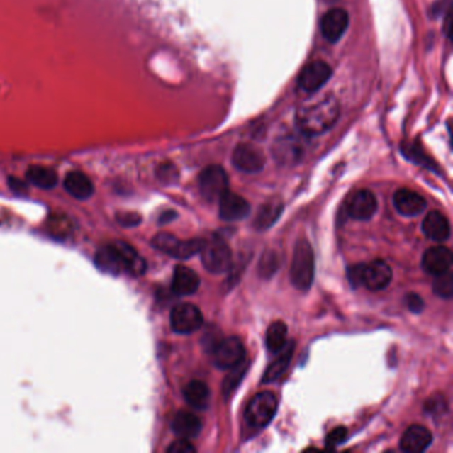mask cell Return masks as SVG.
Masks as SVG:
<instances>
[{"label": "cell", "mask_w": 453, "mask_h": 453, "mask_svg": "<svg viewBox=\"0 0 453 453\" xmlns=\"http://www.w3.org/2000/svg\"><path fill=\"white\" fill-rule=\"evenodd\" d=\"M170 217H176V213H173V211H168V213H165L164 216H161V218H160L161 221L160 222H161V223H165V222H169L170 221V220H169Z\"/></svg>", "instance_id": "39"}, {"label": "cell", "mask_w": 453, "mask_h": 453, "mask_svg": "<svg viewBox=\"0 0 453 453\" xmlns=\"http://www.w3.org/2000/svg\"><path fill=\"white\" fill-rule=\"evenodd\" d=\"M406 303H407V307L415 314L422 313L423 307H424V302H423L422 298L418 294H413V293L407 296Z\"/></svg>", "instance_id": "36"}, {"label": "cell", "mask_w": 453, "mask_h": 453, "mask_svg": "<svg viewBox=\"0 0 453 453\" xmlns=\"http://www.w3.org/2000/svg\"><path fill=\"white\" fill-rule=\"evenodd\" d=\"M168 453H194L196 448L188 442V439H179L170 444L167 449Z\"/></svg>", "instance_id": "33"}, {"label": "cell", "mask_w": 453, "mask_h": 453, "mask_svg": "<svg viewBox=\"0 0 453 453\" xmlns=\"http://www.w3.org/2000/svg\"><path fill=\"white\" fill-rule=\"evenodd\" d=\"M203 325V315L197 306L179 303L170 313V326L177 334L188 335L196 332Z\"/></svg>", "instance_id": "8"}, {"label": "cell", "mask_w": 453, "mask_h": 453, "mask_svg": "<svg viewBox=\"0 0 453 453\" xmlns=\"http://www.w3.org/2000/svg\"><path fill=\"white\" fill-rule=\"evenodd\" d=\"M293 354H294V343L293 342L286 343L285 347L279 351V357L275 359L274 362L264 371L262 383H272L278 379L289 367Z\"/></svg>", "instance_id": "24"}, {"label": "cell", "mask_w": 453, "mask_h": 453, "mask_svg": "<svg viewBox=\"0 0 453 453\" xmlns=\"http://www.w3.org/2000/svg\"><path fill=\"white\" fill-rule=\"evenodd\" d=\"M433 291L442 298H451L453 294V276L451 270L436 276L433 284Z\"/></svg>", "instance_id": "29"}, {"label": "cell", "mask_w": 453, "mask_h": 453, "mask_svg": "<svg viewBox=\"0 0 453 453\" xmlns=\"http://www.w3.org/2000/svg\"><path fill=\"white\" fill-rule=\"evenodd\" d=\"M339 113L340 106L335 96L315 97L298 108L296 127L307 136H318L335 125Z\"/></svg>", "instance_id": "1"}, {"label": "cell", "mask_w": 453, "mask_h": 453, "mask_svg": "<svg viewBox=\"0 0 453 453\" xmlns=\"http://www.w3.org/2000/svg\"><path fill=\"white\" fill-rule=\"evenodd\" d=\"M202 243V240L181 241L177 237L168 233H160L153 238V246L156 249L177 259H188L200 253Z\"/></svg>", "instance_id": "5"}, {"label": "cell", "mask_w": 453, "mask_h": 453, "mask_svg": "<svg viewBox=\"0 0 453 453\" xmlns=\"http://www.w3.org/2000/svg\"><path fill=\"white\" fill-rule=\"evenodd\" d=\"M218 201H220V217L223 221H242L250 213L249 202L241 196L232 193L229 190Z\"/></svg>", "instance_id": "16"}, {"label": "cell", "mask_w": 453, "mask_h": 453, "mask_svg": "<svg viewBox=\"0 0 453 453\" xmlns=\"http://www.w3.org/2000/svg\"><path fill=\"white\" fill-rule=\"evenodd\" d=\"M27 179L40 189H52L57 184V174L45 167H31L26 173Z\"/></svg>", "instance_id": "26"}, {"label": "cell", "mask_w": 453, "mask_h": 453, "mask_svg": "<svg viewBox=\"0 0 453 453\" xmlns=\"http://www.w3.org/2000/svg\"><path fill=\"white\" fill-rule=\"evenodd\" d=\"M278 267H279L278 255L274 252H269L261 258V261L258 264V272H259V275H262L264 278H270L272 275L275 274Z\"/></svg>", "instance_id": "30"}, {"label": "cell", "mask_w": 453, "mask_h": 453, "mask_svg": "<svg viewBox=\"0 0 453 453\" xmlns=\"http://www.w3.org/2000/svg\"><path fill=\"white\" fill-rule=\"evenodd\" d=\"M246 371H247V363L245 360L237 367L230 369V375H228L223 381V393L226 396L237 388V386L241 383V380L245 376Z\"/></svg>", "instance_id": "28"}, {"label": "cell", "mask_w": 453, "mask_h": 453, "mask_svg": "<svg viewBox=\"0 0 453 453\" xmlns=\"http://www.w3.org/2000/svg\"><path fill=\"white\" fill-rule=\"evenodd\" d=\"M64 188L76 200H88L94 191V184L83 172H69L64 179Z\"/></svg>", "instance_id": "21"}, {"label": "cell", "mask_w": 453, "mask_h": 453, "mask_svg": "<svg viewBox=\"0 0 453 453\" xmlns=\"http://www.w3.org/2000/svg\"><path fill=\"white\" fill-rule=\"evenodd\" d=\"M200 287V276L194 273L190 267L179 264L174 269L172 279V290L179 296H191Z\"/></svg>", "instance_id": "19"}, {"label": "cell", "mask_w": 453, "mask_h": 453, "mask_svg": "<svg viewBox=\"0 0 453 453\" xmlns=\"http://www.w3.org/2000/svg\"><path fill=\"white\" fill-rule=\"evenodd\" d=\"M157 176L162 182L170 184V182H174L176 179H179V170L170 162L161 164L157 169Z\"/></svg>", "instance_id": "31"}, {"label": "cell", "mask_w": 453, "mask_h": 453, "mask_svg": "<svg viewBox=\"0 0 453 453\" xmlns=\"http://www.w3.org/2000/svg\"><path fill=\"white\" fill-rule=\"evenodd\" d=\"M284 211V205L279 201H270L267 203H264L259 211L255 216V221L254 226L258 230H266L270 226L274 225L275 221L279 218V216L282 214Z\"/></svg>", "instance_id": "25"}, {"label": "cell", "mask_w": 453, "mask_h": 453, "mask_svg": "<svg viewBox=\"0 0 453 453\" xmlns=\"http://www.w3.org/2000/svg\"><path fill=\"white\" fill-rule=\"evenodd\" d=\"M392 281V270L384 261L376 259L369 264H362L360 285L372 291H379L390 285Z\"/></svg>", "instance_id": "10"}, {"label": "cell", "mask_w": 453, "mask_h": 453, "mask_svg": "<svg viewBox=\"0 0 453 453\" xmlns=\"http://www.w3.org/2000/svg\"><path fill=\"white\" fill-rule=\"evenodd\" d=\"M95 264L106 274L118 275L125 272L123 242L111 243L100 247L95 255Z\"/></svg>", "instance_id": "11"}, {"label": "cell", "mask_w": 453, "mask_h": 453, "mask_svg": "<svg viewBox=\"0 0 453 453\" xmlns=\"http://www.w3.org/2000/svg\"><path fill=\"white\" fill-rule=\"evenodd\" d=\"M233 164L243 173H258L264 167V153L252 144H240L233 152Z\"/></svg>", "instance_id": "12"}, {"label": "cell", "mask_w": 453, "mask_h": 453, "mask_svg": "<svg viewBox=\"0 0 453 453\" xmlns=\"http://www.w3.org/2000/svg\"><path fill=\"white\" fill-rule=\"evenodd\" d=\"M51 226H50V229H51V232H52L53 235L55 237H64L67 233L69 232V229H67V218H59V217H53L51 218Z\"/></svg>", "instance_id": "34"}, {"label": "cell", "mask_w": 453, "mask_h": 453, "mask_svg": "<svg viewBox=\"0 0 453 453\" xmlns=\"http://www.w3.org/2000/svg\"><path fill=\"white\" fill-rule=\"evenodd\" d=\"M9 182H10V188L13 190V191H18V193H23V191H26L27 190V185L21 181V179H15V177H11L9 179Z\"/></svg>", "instance_id": "38"}, {"label": "cell", "mask_w": 453, "mask_h": 453, "mask_svg": "<svg viewBox=\"0 0 453 453\" xmlns=\"http://www.w3.org/2000/svg\"><path fill=\"white\" fill-rule=\"evenodd\" d=\"M201 194L209 202H214L221 198L222 196L229 190V179L225 169L218 165H211L201 172L200 179Z\"/></svg>", "instance_id": "6"}, {"label": "cell", "mask_w": 453, "mask_h": 453, "mask_svg": "<svg viewBox=\"0 0 453 453\" xmlns=\"http://www.w3.org/2000/svg\"><path fill=\"white\" fill-rule=\"evenodd\" d=\"M360 273H362V264H355L348 269V279L354 286H360Z\"/></svg>", "instance_id": "37"}, {"label": "cell", "mask_w": 453, "mask_h": 453, "mask_svg": "<svg viewBox=\"0 0 453 453\" xmlns=\"http://www.w3.org/2000/svg\"><path fill=\"white\" fill-rule=\"evenodd\" d=\"M200 253L203 267L211 274H222L232 266L230 247L218 237L203 241Z\"/></svg>", "instance_id": "3"}, {"label": "cell", "mask_w": 453, "mask_h": 453, "mask_svg": "<svg viewBox=\"0 0 453 453\" xmlns=\"http://www.w3.org/2000/svg\"><path fill=\"white\" fill-rule=\"evenodd\" d=\"M332 74L331 67L323 60H314L307 64L298 76V86L308 92L314 94L319 88L326 84Z\"/></svg>", "instance_id": "9"}, {"label": "cell", "mask_w": 453, "mask_h": 453, "mask_svg": "<svg viewBox=\"0 0 453 453\" xmlns=\"http://www.w3.org/2000/svg\"><path fill=\"white\" fill-rule=\"evenodd\" d=\"M286 343H287V326L284 322L276 320L267 328L266 347L270 352L276 354L285 347Z\"/></svg>", "instance_id": "27"}, {"label": "cell", "mask_w": 453, "mask_h": 453, "mask_svg": "<svg viewBox=\"0 0 453 453\" xmlns=\"http://www.w3.org/2000/svg\"><path fill=\"white\" fill-rule=\"evenodd\" d=\"M378 211V201L369 190H359L348 201V216L358 221H369Z\"/></svg>", "instance_id": "13"}, {"label": "cell", "mask_w": 453, "mask_h": 453, "mask_svg": "<svg viewBox=\"0 0 453 453\" xmlns=\"http://www.w3.org/2000/svg\"><path fill=\"white\" fill-rule=\"evenodd\" d=\"M347 432L348 431L346 427H337L335 430H332L331 432L327 435V448H337V445H340V444L346 440Z\"/></svg>", "instance_id": "32"}, {"label": "cell", "mask_w": 453, "mask_h": 453, "mask_svg": "<svg viewBox=\"0 0 453 453\" xmlns=\"http://www.w3.org/2000/svg\"><path fill=\"white\" fill-rule=\"evenodd\" d=\"M422 230L435 242H444L451 235V225L440 211H431L423 221Z\"/></svg>", "instance_id": "20"}, {"label": "cell", "mask_w": 453, "mask_h": 453, "mask_svg": "<svg viewBox=\"0 0 453 453\" xmlns=\"http://www.w3.org/2000/svg\"><path fill=\"white\" fill-rule=\"evenodd\" d=\"M393 205L398 213L404 217H415L422 214L427 202L419 193L410 189H399L393 194Z\"/></svg>", "instance_id": "17"}, {"label": "cell", "mask_w": 453, "mask_h": 453, "mask_svg": "<svg viewBox=\"0 0 453 453\" xmlns=\"http://www.w3.org/2000/svg\"><path fill=\"white\" fill-rule=\"evenodd\" d=\"M202 428L200 418L191 412L181 411L172 422V430L181 439H191L198 436Z\"/></svg>", "instance_id": "22"}, {"label": "cell", "mask_w": 453, "mask_h": 453, "mask_svg": "<svg viewBox=\"0 0 453 453\" xmlns=\"http://www.w3.org/2000/svg\"><path fill=\"white\" fill-rule=\"evenodd\" d=\"M432 443V435L423 425H411L403 433L401 448L403 452L422 453Z\"/></svg>", "instance_id": "18"}, {"label": "cell", "mask_w": 453, "mask_h": 453, "mask_svg": "<svg viewBox=\"0 0 453 453\" xmlns=\"http://www.w3.org/2000/svg\"><path fill=\"white\" fill-rule=\"evenodd\" d=\"M315 274V258L311 245L307 240L298 241L294 247L293 261L290 267V278L291 284L296 286L298 290L306 291L308 290Z\"/></svg>", "instance_id": "2"}, {"label": "cell", "mask_w": 453, "mask_h": 453, "mask_svg": "<svg viewBox=\"0 0 453 453\" xmlns=\"http://www.w3.org/2000/svg\"><path fill=\"white\" fill-rule=\"evenodd\" d=\"M214 364L221 369H232L241 364L246 358L242 342L237 337H226L213 347Z\"/></svg>", "instance_id": "7"}, {"label": "cell", "mask_w": 453, "mask_h": 453, "mask_svg": "<svg viewBox=\"0 0 453 453\" xmlns=\"http://www.w3.org/2000/svg\"><path fill=\"white\" fill-rule=\"evenodd\" d=\"M453 258L449 249L444 246H435L423 255L422 266L427 274L437 276L451 270Z\"/></svg>", "instance_id": "15"}, {"label": "cell", "mask_w": 453, "mask_h": 453, "mask_svg": "<svg viewBox=\"0 0 453 453\" xmlns=\"http://www.w3.org/2000/svg\"><path fill=\"white\" fill-rule=\"evenodd\" d=\"M276 410V396L270 391H264L257 393L252 398V401H249L245 412V419L247 424L254 428H264L273 420Z\"/></svg>", "instance_id": "4"}, {"label": "cell", "mask_w": 453, "mask_h": 453, "mask_svg": "<svg viewBox=\"0 0 453 453\" xmlns=\"http://www.w3.org/2000/svg\"><path fill=\"white\" fill-rule=\"evenodd\" d=\"M348 21L349 16L347 11L343 9H332L327 11L323 15L320 21V31L326 40L337 43L347 30Z\"/></svg>", "instance_id": "14"}, {"label": "cell", "mask_w": 453, "mask_h": 453, "mask_svg": "<svg viewBox=\"0 0 453 453\" xmlns=\"http://www.w3.org/2000/svg\"><path fill=\"white\" fill-rule=\"evenodd\" d=\"M117 222H120L123 226H136L141 222V217L138 213H118L116 216Z\"/></svg>", "instance_id": "35"}, {"label": "cell", "mask_w": 453, "mask_h": 453, "mask_svg": "<svg viewBox=\"0 0 453 453\" xmlns=\"http://www.w3.org/2000/svg\"><path fill=\"white\" fill-rule=\"evenodd\" d=\"M184 398L191 408L205 411L209 407L211 391L209 387L201 380H191L184 388Z\"/></svg>", "instance_id": "23"}]
</instances>
